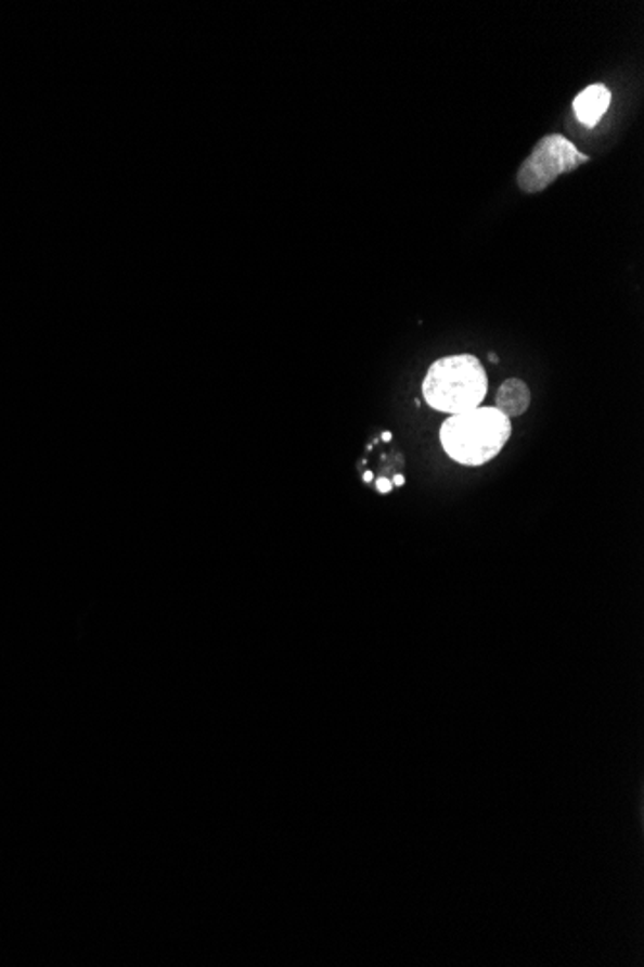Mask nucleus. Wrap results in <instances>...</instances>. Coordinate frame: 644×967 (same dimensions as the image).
<instances>
[{
    "mask_svg": "<svg viewBox=\"0 0 644 967\" xmlns=\"http://www.w3.org/2000/svg\"><path fill=\"white\" fill-rule=\"evenodd\" d=\"M363 480H365L366 483H371V481L375 480V475H373V471H365V475H363Z\"/></svg>",
    "mask_w": 644,
    "mask_h": 967,
    "instance_id": "obj_8",
    "label": "nucleus"
},
{
    "mask_svg": "<svg viewBox=\"0 0 644 967\" xmlns=\"http://www.w3.org/2000/svg\"><path fill=\"white\" fill-rule=\"evenodd\" d=\"M383 441L384 443H390V441H392V433H388V431L383 433Z\"/></svg>",
    "mask_w": 644,
    "mask_h": 967,
    "instance_id": "obj_9",
    "label": "nucleus"
},
{
    "mask_svg": "<svg viewBox=\"0 0 644 967\" xmlns=\"http://www.w3.org/2000/svg\"><path fill=\"white\" fill-rule=\"evenodd\" d=\"M392 487V481L386 480V478H378V480H376V488H378V493H390Z\"/></svg>",
    "mask_w": 644,
    "mask_h": 967,
    "instance_id": "obj_6",
    "label": "nucleus"
},
{
    "mask_svg": "<svg viewBox=\"0 0 644 967\" xmlns=\"http://www.w3.org/2000/svg\"><path fill=\"white\" fill-rule=\"evenodd\" d=\"M531 406V391L521 379H507L498 389L497 406L498 410L504 413L505 418H519Z\"/></svg>",
    "mask_w": 644,
    "mask_h": 967,
    "instance_id": "obj_5",
    "label": "nucleus"
},
{
    "mask_svg": "<svg viewBox=\"0 0 644 967\" xmlns=\"http://www.w3.org/2000/svg\"><path fill=\"white\" fill-rule=\"evenodd\" d=\"M488 359H490L492 364H498V356L497 354H494V352H490V354H488Z\"/></svg>",
    "mask_w": 644,
    "mask_h": 967,
    "instance_id": "obj_10",
    "label": "nucleus"
},
{
    "mask_svg": "<svg viewBox=\"0 0 644 967\" xmlns=\"http://www.w3.org/2000/svg\"><path fill=\"white\" fill-rule=\"evenodd\" d=\"M591 161L562 133H550L534 145L517 173V186L525 193H540L557 180Z\"/></svg>",
    "mask_w": 644,
    "mask_h": 967,
    "instance_id": "obj_3",
    "label": "nucleus"
},
{
    "mask_svg": "<svg viewBox=\"0 0 644 967\" xmlns=\"http://www.w3.org/2000/svg\"><path fill=\"white\" fill-rule=\"evenodd\" d=\"M488 391V377L479 358L460 354L436 359L423 381L428 406L448 416L479 408Z\"/></svg>",
    "mask_w": 644,
    "mask_h": 967,
    "instance_id": "obj_2",
    "label": "nucleus"
},
{
    "mask_svg": "<svg viewBox=\"0 0 644 967\" xmlns=\"http://www.w3.org/2000/svg\"><path fill=\"white\" fill-rule=\"evenodd\" d=\"M512 436V421L494 406H479L450 416L440 428V443L453 462L479 468L494 460Z\"/></svg>",
    "mask_w": 644,
    "mask_h": 967,
    "instance_id": "obj_1",
    "label": "nucleus"
},
{
    "mask_svg": "<svg viewBox=\"0 0 644 967\" xmlns=\"http://www.w3.org/2000/svg\"><path fill=\"white\" fill-rule=\"evenodd\" d=\"M392 485L394 487H403V485H405V478H403V475H400V473H398V475H394Z\"/></svg>",
    "mask_w": 644,
    "mask_h": 967,
    "instance_id": "obj_7",
    "label": "nucleus"
},
{
    "mask_svg": "<svg viewBox=\"0 0 644 967\" xmlns=\"http://www.w3.org/2000/svg\"><path fill=\"white\" fill-rule=\"evenodd\" d=\"M609 103H611L609 89L606 86H602V84H594V86H589L579 96L575 97V116L587 128H594L596 124L601 123V118L606 114V111H608Z\"/></svg>",
    "mask_w": 644,
    "mask_h": 967,
    "instance_id": "obj_4",
    "label": "nucleus"
}]
</instances>
